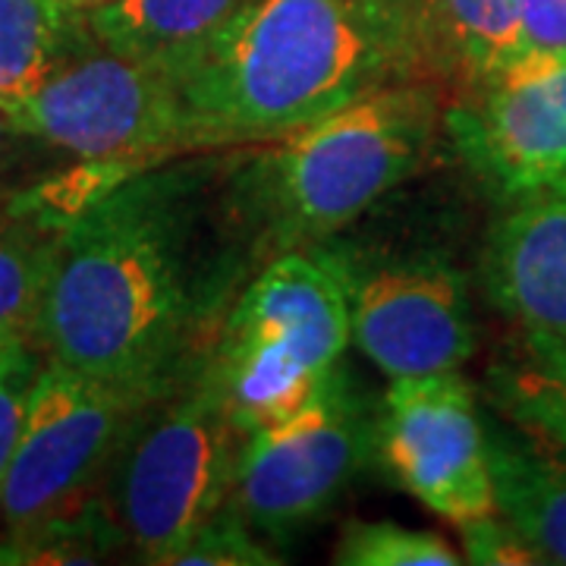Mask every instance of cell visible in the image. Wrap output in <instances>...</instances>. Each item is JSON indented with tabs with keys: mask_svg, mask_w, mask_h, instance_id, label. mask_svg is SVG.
Returning a JSON list of instances; mask_svg holds the SVG:
<instances>
[{
	"mask_svg": "<svg viewBox=\"0 0 566 566\" xmlns=\"http://www.w3.org/2000/svg\"><path fill=\"white\" fill-rule=\"evenodd\" d=\"M205 161L126 174L63 223L39 346L48 359L158 403L202 365L249 259Z\"/></svg>",
	"mask_w": 566,
	"mask_h": 566,
	"instance_id": "1",
	"label": "cell"
},
{
	"mask_svg": "<svg viewBox=\"0 0 566 566\" xmlns=\"http://www.w3.org/2000/svg\"><path fill=\"white\" fill-rule=\"evenodd\" d=\"M186 155L277 142L422 76L409 0H252L174 73Z\"/></svg>",
	"mask_w": 566,
	"mask_h": 566,
	"instance_id": "2",
	"label": "cell"
},
{
	"mask_svg": "<svg viewBox=\"0 0 566 566\" xmlns=\"http://www.w3.org/2000/svg\"><path fill=\"white\" fill-rule=\"evenodd\" d=\"M447 88L412 76L390 82L223 174L221 211L249 264L327 243L409 180L444 126Z\"/></svg>",
	"mask_w": 566,
	"mask_h": 566,
	"instance_id": "3",
	"label": "cell"
},
{
	"mask_svg": "<svg viewBox=\"0 0 566 566\" xmlns=\"http://www.w3.org/2000/svg\"><path fill=\"white\" fill-rule=\"evenodd\" d=\"M349 268L327 245L274 255L240 286L205 365L243 434L296 416L344 363Z\"/></svg>",
	"mask_w": 566,
	"mask_h": 566,
	"instance_id": "4",
	"label": "cell"
},
{
	"mask_svg": "<svg viewBox=\"0 0 566 566\" xmlns=\"http://www.w3.org/2000/svg\"><path fill=\"white\" fill-rule=\"evenodd\" d=\"M243 441L205 359L142 412L104 485L136 560L174 564L192 532L233 497Z\"/></svg>",
	"mask_w": 566,
	"mask_h": 566,
	"instance_id": "5",
	"label": "cell"
},
{
	"mask_svg": "<svg viewBox=\"0 0 566 566\" xmlns=\"http://www.w3.org/2000/svg\"><path fill=\"white\" fill-rule=\"evenodd\" d=\"M148 406L123 387L44 359L0 491L3 542L102 504L107 475Z\"/></svg>",
	"mask_w": 566,
	"mask_h": 566,
	"instance_id": "6",
	"label": "cell"
},
{
	"mask_svg": "<svg viewBox=\"0 0 566 566\" xmlns=\"http://www.w3.org/2000/svg\"><path fill=\"white\" fill-rule=\"evenodd\" d=\"M13 111L29 136L76 161L136 170L186 155L177 76L104 44L92 29Z\"/></svg>",
	"mask_w": 566,
	"mask_h": 566,
	"instance_id": "7",
	"label": "cell"
},
{
	"mask_svg": "<svg viewBox=\"0 0 566 566\" xmlns=\"http://www.w3.org/2000/svg\"><path fill=\"white\" fill-rule=\"evenodd\" d=\"M378 409L340 363L308 403L245 434L233 504L264 542H290L322 520L378 457Z\"/></svg>",
	"mask_w": 566,
	"mask_h": 566,
	"instance_id": "8",
	"label": "cell"
},
{
	"mask_svg": "<svg viewBox=\"0 0 566 566\" xmlns=\"http://www.w3.org/2000/svg\"><path fill=\"white\" fill-rule=\"evenodd\" d=\"M460 161L501 205L566 192V57L526 54L447 98Z\"/></svg>",
	"mask_w": 566,
	"mask_h": 566,
	"instance_id": "9",
	"label": "cell"
},
{
	"mask_svg": "<svg viewBox=\"0 0 566 566\" xmlns=\"http://www.w3.org/2000/svg\"><path fill=\"white\" fill-rule=\"evenodd\" d=\"M378 457L450 526L494 513L485 419L460 371L390 381L378 409Z\"/></svg>",
	"mask_w": 566,
	"mask_h": 566,
	"instance_id": "10",
	"label": "cell"
},
{
	"mask_svg": "<svg viewBox=\"0 0 566 566\" xmlns=\"http://www.w3.org/2000/svg\"><path fill=\"white\" fill-rule=\"evenodd\" d=\"M346 259V255H344ZM349 268V340L387 378L460 371L472 349V308L465 277L453 264H387L378 271Z\"/></svg>",
	"mask_w": 566,
	"mask_h": 566,
	"instance_id": "11",
	"label": "cell"
},
{
	"mask_svg": "<svg viewBox=\"0 0 566 566\" xmlns=\"http://www.w3.org/2000/svg\"><path fill=\"white\" fill-rule=\"evenodd\" d=\"M482 283L526 349L566 340V192L506 205L488 233Z\"/></svg>",
	"mask_w": 566,
	"mask_h": 566,
	"instance_id": "12",
	"label": "cell"
},
{
	"mask_svg": "<svg viewBox=\"0 0 566 566\" xmlns=\"http://www.w3.org/2000/svg\"><path fill=\"white\" fill-rule=\"evenodd\" d=\"M409 10L419 70L447 98L528 54L523 0H409Z\"/></svg>",
	"mask_w": 566,
	"mask_h": 566,
	"instance_id": "13",
	"label": "cell"
},
{
	"mask_svg": "<svg viewBox=\"0 0 566 566\" xmlns=\"http://www.w3.org/2000/svg\"><path fill=\"white\" fill-rule=\"evenodd\" d=\"M494 510L538 564L566 566V453L523 424L485 419Z\"/></svg>",
	"mask_w": 566,
	"mask_h": 566,
	"instance_id": "14",
	"label": "cell"
},
{
	"mask_svg": "<svg viewBox=\"0 0 566 566\" xmlns=\"http://www.w3.org/2000/svg\"><path fill=\"white\" fill-rule=\"evenodd\" d=\"M252 0H114L85 13L88 29L111 48L177 73Z\"/></svg>",
	"mask_w": 566,
	"mask_h": 566,
	"instance_id": "15",
	"label": "cell"
},
{
	"mask_svg": "<svg viewBox=\"0 0 566 566\" xmlns=\"http://www.w3.org/2000/svg\"><path fill=\"white\" fill-rule=\"evenodd\" d=\"M61 230L63 223L25 192L0 202V356L39 346L41 308Z\"/></svg>",
	"mask_w": 566,
	"mask_h": 566,
	"instance_id": "16",
	"label": "cell"
},
{
	"mask_svg": "<svg viewBox=\"0 0 566 566\" xmlns=\"http://www.w3.org/2000/svg\"><path fill=\"white\" fill-rule=\"evenodd\" d=\"M88 22L63 0H0V102L39 92L85 39Z\"/></svg>",
	"mask_w": 566,
	"mask_h": 566,
	"instance_id": "17",
	"label": "cell"
},
{
	"mask_svg": "<svg viewBox=\"0 0 566 566\" xmlns=\"http://www.w3.org/2000/svg\"><path fill=\"white\" fill-rule=\"evenodd\" d=\"M334 564L340 566H457L465 564L463 551L444 535L428 528H409L394 520H353L346 523Z\"/></svg>",
	"mask_w": 566,
	"mask_h": 566,
	"instance_id": "18",
	"label": "cell"
},
{
	"mask_svg": "<svg viewBox=\"0 0 566 566\" xmlns=\"http://www.w3.org/2000/svg\"><path fill=\"white\" fill-rule=\"evenodd\" d=\"M491 403L510 422L523 424L566 453V381L538 365H504L488 375Z\"/></svg>",
	"mask_w": 566,
	"mask_h": 566,
	"instance_id": "19",
	"label": "cell"
},
{
	"mask_svg": "<svg viewBox=\"0 0 566 566\" xmlns=\"http://www.w3.org/2000/svg\"><path fill=\"white\" fill-rule=\"evenodd\" d=\"M283 564L274 547L245 523L233 501L208 516L192 538L180 547L174 566H274Z\"/></svg>",
	"mask_w": 566,
	"mask_h": 566,
	"instance_id": "20",
	"label": "cell"
},
{
	"mask_svg": "<svg viewBox=\"0 0 566 566\" xmlns=\"http://www.w3.org/2000/svg\"><path fill=\"white\" fill-rule=\"evenodd\" d=\"M44 359L48 356L39 346H20L0 356V491L7 482L17 444H20L29 394L35 387Z\"/></svg>",
	"mask_w": 566,
	"mask_h": 566,
	"instance_id": "21",
	"label": "cell"
},
{
	"mask_svg": "<svg viewBox=\"0 0 566 566\" xmlns=\"http://www.w3.org/2000/svg\"><path fill=\"white\" fill-rule=\"evenodd\" d=\"M460 542H463V560L465 564H482V566H523L538 564L535 551L506 526L504 520L494 513H485L479 520H469L457 526Z\"/></svg>",
	"mask_w": 566,
	"mask_h": 566,
	"instance_id": "22",
	"label": "cell"
},
{
	"mask_svg": "<svg viewBox=\"0 0 566 566\" xmlns=\"http://www.w3.org/2000/svg\"><path fill=\"white\" fill-rule=\"evenodd\" d=\"M528 54L566 57V0H523Z\"/></svg>",
	"mask_w": 566,
	"mask_h": 566,
	"instance_id": "23",
	"label": "cell"
},
{
	"mask_svg": "<svg viewBox=\"0 0 566 566\" xmlns=\"http://www.w3.org/2000/svg\"><path fill=\"white\" fill-rule=\"evenodd\" d=\"M29 139H35V136H29V133L22 129L13 104L0 102V189H3L7 177L13 174V167H17V161L22 158V142Z\"/></svg>",
	"mask_w": 566,
	"mask_h": 566,
	"instance_id": "24",
	"label": "cell"
},
{
	"mask_svg": "<svg viewBox=\"0 0 566 566\" xmlns=\"http://www.w3.org/2000/svg\"><path fill=\"white\" fill-rule=\"evenodd\" d=\"M528 363L538 365L542 371H547V375H554V378L566 381V340L528 349Z\"/></svg>",
	"mask_w": 566,
	"mask_h": 566,
	"instance_id": "25",
	"label": "cell"
},
{
	"mask_svg": "<svg viewBox=\"0 0 566 566\" xmlns=\"http://www.w3.org/2000/svg\"><path fill=\"white\" fill-rule=\"evenodd\" d=\"M66 7H73L76 13H92V10H102L107 3H114V0H63Z\"/></svg>",
	"mask_w": 566,
	"mask_h": 566,
	"instance_id": "26",
	"label": "cell"
}]
</instances>
